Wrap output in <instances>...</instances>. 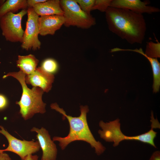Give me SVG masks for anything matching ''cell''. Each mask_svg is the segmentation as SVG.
Here are the masks:
<instances>
[{
	"instance_id": "obj_1",
	"label": "cell",
	"mask_w": 160,
	"mask_h": 160,
	"mask_svg": "<svg viewBox=\"0 0 160 160\" xmlns=\"http://www.w3.org/2000/svg\"><path fill=\"white\" fill-rule=\"evenodd\" d=\"M109 30L131 44H141L146 25L142 14L128 9L109 7L105 11Z\"/></svg>"
},
{
	"instance_id": "obj_2",
	"label": "cell",
	"mask_w": 160,
	"mask_h": 160,
	"mask_svg": "<svg viewBox=\"0 0 160 160\" xmlns=\"http://www.w3.org/2000/svg\"><path fill=\"white\" fill-rule=\"evenodd\" d=\"M50 107L66 117L69 123L70 131L67 136L63 137L55 136L53 138V141L59 142V145L62 150H64L72 142L82 140L88 143L92 148H95V153L98 155L105 151V148L100 142L96 140L89 128L87 119V113L89 111L87 106H80L81 114L77 117L67 115L56 103L52 104Z\"/></svg>"
},
{
	"instance_id": "obj_3",
	"label": "cell",
	"mask_w": 160,
	"mask_h": 160,
	"mask_svg": "<svg viewBox=\"0 0 160 160\" xmlns=\"http://www.w3.org/2000/svg\"><path fill=\"white\" fill-rule=\"evenodd\" d=\"M26 75L20 70L18 72H9L3 76L5 78L12 76L19 82L22 86V93L20 100L16 104L20 107V113L25 120L32 118L35 114H43L46 112V104L42 100L44 91L38 87H33L31 89L27 86L25 81Z\"/></svg>"
},
{
	"instance_id": "obj_4",
	"label": "cell",
	"mask_w": 160,
	"mask_h": 160,
	"mask_svg": "<svg viewBox=\"0 0 160 160\" xmlns=\"http://www.w3.org/2000/svg\"><path fill=\"white\" fill-rule=\"evenodd\" d=\"M60 2L64 12V25L65 26L87 29L95 24V18L83 11L76 0H62Z\"/></svg>"
},
{
	"instance_id": "obj_5",
	"label": "cell",
	"mask_w": 160,
	"mask_h": 160,
	"mask_svg": "<svg viewBox=\"0 0 160 160\" xmlns=\"http://www.w3.org/2000/svg\"><path fill=\"white\" fill-rule=\"evenodd\" d=\"M27 14V9H22L16 14L8 12L0 18L2 35L7 41L21 43L24 32L21 21L23 17Z\"/></svg>"
},
{
	"instance_id": "obj_6",
	"label": "cell",
	"mask_w": 160,
	"mask_h": 160,
	"mask_svg": "<svg viewBox=\"0 0 160 160\" xmlns=\"http://www.w3.org/2000/svg\"><path fill=\"white\" fill-rule=\"evenodd\" d=\"M27 10V19L21 46L23 49L27 51L31 49L36 50L40 48L41 44L38 38L39 16L33 8H28Z\"/></svg>"
},
{
	"instance_id": "obj_7",
	"label": "cell",
	"mask_w": 160,
	"mask_h": 160,
	"mask_svg": "<svg viewBox=\"0 0 160 160\" xmlns=\"http://www.w3.org/2000/svg\"><path fill=\"white\" fill-rule=\"evenodd\" d=\"M0 133L5 136L9 143L6 149H0V152H12L18 155L21 160H25L28 155L35 153L40 150V147L38 141L19 140L10 134L2 126H0Z\"/></svg>"
},
{
	"instance_id": "obj_8",
	"label": "cell",
	"mask_w": 160,
	"mask_h": 160,
	"mask_svg": "<svg viewBox=\"0 0 160 160\" xmlns=\"http://www.w3.org/2000/svg\"><path fill=\"white\" fill-rule=\"evenodd\" d=\"M119 119H117L108 122H104L103 121H100L99 126L102 130L98 131L100 137L107 142L113 143V146L116 147L119 143L124 140H139L138 135L129 136L124 135L120 129Z\"/></svg>"
},
{
	"instance_id": "obj_9",
	"label": "cell",
	"mask_w": 160,
	"mask_h": 160,
	"mask_svg": "<svg viewBox=\"0 0 160 160\" xmlns=\"http://www.w3.org/2000/svg\"><path fill=\"white\" fill-rule=\"evenodd\" d=\"M31 131L37 133L36 138L42 151L41 160H56L57 149L48 131L43 127L40 129L33 127Z\"/></svg>"
},
{
	"instance_id": "obj_10",
	"label": "cell",
	"mask_w": 160,
	"mask_h": 160,
	"mask_svg": "<svg viewBox=\"0 0 160 160\" xmlns=\"http://www.w3.org/2000/svg\"><path fill=\"white\" fill-rule=\"evenodd\" d=\"M54 79V74L46 72L41 67L37 68L33 73L26 75L25 78L26 84L39 87L47 92L51 89Z\"/></svg>"
},
{
	"instance_id": "obj_11",
	"label": "cell",
	"mask_w": 160,
	"mask_h": 160,
	"mask_svg": "<svg viewBox=\"0 0 160 160\" xmlns=\"http://www.w3.org/2000/svg\"><path fill=\"white\" fill-rule=\"evenodd\" d=\"M110 7L126 9L141 14L160 11L158 8L148 5L140 0H112Z\"/></svg>"
},
{
	"instance_id": "obj_12",
	"label": "cell",
	"mask_w": 160,
	"mask_h": 160,
	"mask_svg": "<svg viewBox=\"0 0 160 160\" xmlns=\"http://www.w3.org/2000/svg\"><path fill=\"white\" fill-rule=\"evenodd\" d=\"M63 15H51L41 16L38 19L39 34L42 36L53 35L64 24Z\"/></svg>"
},
{
	"instance_id": "obj_13",
	"label": "cell",
	"mask_w": 160,
	"mask_h": 160,
	"mask_svg": "<svg viewBox=\"0 0 160 160\" xmlns=\"http://www.w3.org/2000/svg\"><path fill=\"white\" fill-rule=\"evenodd\" d=\"M33 8L39 16L55 15H63L64 14L60 0H46L36 4Z\"/></svg>"
},
{
	"instance_id": "obj_14",
	"label": "cell",
	"mask_w": 160,
	"mask_h": 160,
	"mask_svg": "<svg viewBox=\"0 0 160 160\" xmlns=\"http://www.w3.org/2000/svg\"><path fill=\"white\" fill-rule=\"evenodd\" d=\"M117 50L118 51H129L137 52L143 55L148 60L151 65L153 74V92L155 93L158 92L160 86V63L157 59L152 58L146 55L141 48L133 49L118 48Z\"/></svg>"
},
{
	"instance_id": "obj_15",
	"label": "cell",
	"mask_w": 160,
	"mask_h": 160,
	"mask_svg": "<svg viewBox=\"0 0 160 160\" xmlns=\"http://www.w3.org/2000/svg\"><path fill=\"white\" fill-rule=\"evenodd\" d=\"M39 61L32 54L25 56L19 55L16 61L17 66L26 75H28L34 72Z\"/></svg>"
},
{
	"instance_id": "obj_16",
	"label": "cell",
	"mask_w": 160,
	"mask_h": 160,
	"mask_svg": "<svg viewBox=\"0 0 160 160\" xmlns=\"http://www.w3.org/2000/svg\"><path fill=\"white\" fill-rule=\"evenodd\" d=\"M28 8L27 0H7L0 6V18L9 12L15 13Z\"/></svg>"
},
{
	"instance_id": "obj_17",
	"label": "cell",
	"mask_w": 160,
	"mask_h": 160,
	"mask_svg": "<svg viewBox=\"0 0 160 160\" xmlns=\"http://www.w3.org/2000/svg\"><path fill=\"white\" fill-rule=\"evenodd\" d=\"M145 54L148 57L154 58L160 57V43L152 41L147 42Z\"/></svg>"
},
{
	"instance_id": "obj_18",
	"label": "cell",
	"mask_w": 160,
	"mask_h": 160,
	"mask_svg": "<svg viewBox=\"0 0 160 160\" xmlns=\"http://www.w3.org/2000/svg\"><path fill=\"white\" fill-rule=\"evenodd\" d=\"M40 67L46 72L53 74L57 71L59 68L57 62L54 59L51 58L45 60Z\"/></svg>"
},
{
	"instance_id": "obj_19",
	"label": "cell",
	"mask_w": 160,
	"mask_h": 160,
	"mask_svg": "<svg viewBox=\"0 0 160 160\" xmlns=\"http://www.w3.org/2000/svg\"><path fill=\"white\" fill-rule=\"evenodd\" d=\"M112 0H95L92 10H98L102 12H105L110 7Z\"/></svg>"
},
{
	"instance_id": "obj_20",
	"label": "cell",
	"mask_w": 160,
	"mask_h": 160,
	"mask_svg": "<svg viewBox=\"0 0 160 160\" xmlns=\"http://www.w3.org/2000/svg\"><path fill=\"white\" fill-rule=\"evenodd\" d=\"M95 0H76L81 9L89 15L92 10Z\"/></svg>"
},
{
	"instance_id": "obj_21",
	"label": "cell",
	"mask_w": 160,
	"mask_h": 160,
	"mask_svg": "<svg viewBox=\"0 0 160 160\" xmlns=\"http://www.w3.org/2000/svg\"><path fill=\"white\" fill-rule=\"evenodd\" d=\"M47 0H27L28 8H33L36 4L44 2Z\"/></svg>"
},
{
	"instance_id": "obj_22",
	"label": "cell",
	"mask_w": 160,
	"mask_h": 160,
	"mask_svg": "<svg viewBox=\"0 0 160 160\" xmlns=\"http://www.w3.org/2000/svg\"><path fill=\"white\" fill-rule=\"evenodd\" d=\"M7 104V100L4 95L0 94V109L4 108Z\"/></svg>"
},
{
	"instance_id": "obj_23",
	"label": "cell",
	"mask_w": 160,
	"mask_h": 160,
	"mask_svg": "<svg viewBox=\"0 0 160 160\" xmlns=\"http://www.w3.org/2000/svg\"><path fill=\"white\" fill-rule=\"evenodd\" d=\"M149 160H160V152L156 151L154 152Z\"/></svg>"
},
{
	"instance_id": "obj_24",
	"label": "cell",
	"mask_w": 160,
	"mask_h": 160,
	"mask_svg": "<svg viewBox=\"0 0 160 160\" xmlns=\"http://www.w3.org/2000/svg\"><path fill=\"white\" fill-rule=\"evenodd\" d=\"M0 160H12L9 155L4 152H0Z\"/></svg>"
},
{
	"instance_id": "obj_25",
	"label": "cell",
	"mask_w": 160,
	"mask_h": 160,
	"mask_svg": "<svg viewBox=\"0 0 160 160\" xmlns=\"http://www.w3.org/2000/svg\"><path fill=\"white\" fill-rule=\"evenodd\" d=\"M39 157L37 155H33L32 154L28 155L25 160H38Z\"/></svg>"
}]
</instances>
